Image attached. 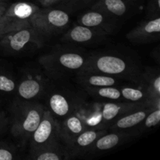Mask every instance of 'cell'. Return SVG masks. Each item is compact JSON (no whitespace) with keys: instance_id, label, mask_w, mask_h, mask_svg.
I'll use <instances>...</instances> for the list:
<instances>
[{"instance_id":"obj_1","label":"cell","mask_w":160,"mask_h":160,"mask_svg":"<svg viewBox=\"0 0 160 160\" xmlns=\"http://www.w3.org/2000/svg\"><path fill=\"white\" fill-rule=\"evenodd\" d=\"M45 109L42 104L16 101L11 107L10 131L22 141H28L40 123Z\"/></svg>"},{"instance_id":"obj_2","label":"cell","mask_w":160,"mask_h":160,"mask_svg":"<svg viewBox=\"0 0 160 160\" xmlns=\"http://www.w3.org/2000/svg\"><path fill=\"white\" fill-rule=\"evenodd\" d=\"M81 70L109 75L116 78L137 81L139 74L135 66L126 58L114 54H98L88 57Z\"/></svg>"},{"instance_id":"obj_3","label":"cell","mask_w":160,"mask_h":160,"mask_svg":"<svg viewBox=\"0 0 160 160\" xmlns=\"http://www.w3.org/2000/svg\"><path fill=\"white\" fill-rule=\"evenodd\" d=\"M87 59L76 52L58 51L42 56L39 62L48 74L57 78L71 72L81 70Z\"/></svg>"},{"instance_id":"obj_4","label":"cell","mask_w":160,"mask_h":160,"mask_svg":"<svg viewBox=\"0 0 160 160\" xmlns=\"http://www.w3.org/2000/svg\"><path fill=\"white\" fill-rule=\"evenodd\" d=\"M43 44L44 36L31 25L0 36V50L9 55L17 54L29 48H39Z\"/></svg>"},{"instance_id":"obj_5","label":"cell","mask_w":160,"mask_h":160,"mask_svg":"<svg viewBox=\"0 0 160 160\" xmlns=\"http://www.w3.org/2000/svg\"><path fill=\"white\" fill-rule=\"evenodd\" d=\"M70 16L57 9H40L31 17L29 23L42 36H51L60 32L68 25Z\"/></svg>"},{"instance_id":"obj_6","label":"cell","mask_w":160,"mask_h":160,"mask_svg":"<svg viewBox=\"0 0 160 160\" xmlns=\"http://www.w3.org/2000/svg\"><path fill=\"white\" fill-rule=\"evenodd\" d=\"M59 124L48 109H45L37 128L30 138V152L59 142Z\"/></svg>"},{"instance_id":"obj_7","label":"cell","mask_w":160,"mask_h":160,"mask_svg":"<svg viewBox=\"0 0 160 160\" xmlns=\"http://www.w3.org/2000/svg\"><path fill=\"white\" fill-rule=\"evenodd\" d=\"M84 115V112L79 110V106L77 105L74 109L66 117L62 124L59 125V137L65 145L70 143L84 130L88 129L86 126Z\"/></svg>"},{"instance_id":"obj_8","label":"cell","mask_w":160,"mask_h":160,"mask_svg":"<svg viewBox=\"0 0 160 160\" xmlns=\"http://www.w3.org/2000/svg\"><path fill=\"white\" fill-rule=\"evenodd\" d=\"M105 133H106V131L101 128H88L84 130L70 143L66 145V159H71L88 152L95 140Z\"/></svg>"},{"instance_id":"obj_9","label":"cell","mask_w":160,"mask_h":160,"mask_svg":"<svg viewBox=\"0 0 160 160\" xmlns=\"http://www.w3.org/2000/svg\"><path fill=\"white\" fill-rule=\"evenodd\" d=\"M78 24L88 27L106 35L112 34L117 28L116 18L102 11L93 9L83 13L78 18Z\"/></svg>"},{"instance_id":"obj_10","label":"cell","mask_w":160,"mask_h":160,"mask_svg":"<svg viewBox=\"0 0 160 160\" xmlns=\"http://www.w3.org/2000/svg\"><path fill=\"white\" fill-rule=\"evenodd\" d=\"M160 35V18H148L127 34L126 37L134 43H148L158 39Z\"/></svg>"},{"instance_id":"obj_11","label":"cell","mask_w":160,"mask_h":160,"mask_svg":"<svg viewBox=\"0 0 160 160\" xmlns=\"http://www.w3.org/2000/svg\"><path fill=\"white\" fill-rule=\"evenodd\" d=\"M156 107L154 106H148L138 109H133L123 115L117 117L112 123L110 130L112 131H126L128 129H132L135 127L140 125L146 116Z\"/></svg>"},{"instance_id":"obj_12","label":"cell","mask_w":160,"mask_h":160,"mask_svg":"<svg viewBox=\"0 0 160 160\" xmlns=\"http://www.w3.org/2000/svg\"><path fill=\"white\" fill-rule=\"evenodd\" d=\"M105 36L107 35L88 27L78 24L63 36L62 40L71 43L86 44L101 40Z\"/></svg>"},{"instance_id":"obj_13","label":"cell","mask_w":160,"mask_h":160,"mask_svg":"<svg viewBox=\"0 0 160 160\" xmlns=\"http://www.w3.org/2000/svg\"><path fill=\"white\" fill-rule=\"evenodd\" d=\"M148 106H154L152 104H139L132 102H108L101 106L100 115L105 123H112L117 117L133 109H138ZM157 107V106H156ZM160 108V107H159Z\"/></svg>"},{"instance_id":"obj_14","label":"cell","mask_w":160,"mask_h":160,"mask_svg":"<svg viewBox=\"0 0 160 160\" xmlns=\"http://www.w3.org/2000/svg\"><path fill=\"white\" fill-rule=\"evenodd\" d=\"M129 135V133L125 132L124 131H113L109 134L105 133L95 140L88 152H104L112 149L114 147L117 146L126 141Z\"/></svg>"},{"instance_id":"obj_15","label":"cell","mask_w":160,"mask_h":160,"mask_svg":"<svg viewBox=\"0 0 160 160\" xmlns=\"http://www.w3.org/2000/svg\"><path fill=\"white\" fill-rule=\"evenodd\" d=\"M40 8L34 3L28 2H17L7 6L3 16L17 21H29Z\"/></svg>"},{"instance_id":"obj_16","label":"cell","mask_w":160,"mask_h":160,"mask_svg":"<svg viewBox=\"0 0 160 160\" xmlns=\"http://www.w3.org/2000/svg\"><path fill=\"white\" fill-rule=\"evenodd\" d=\"M78 81L84 87H109V86H117L118 84V78L103 73L96 72L78 71Z\"/></svg>"},{"instance_id":"obj_17","label":"cell","mask_w":160,"mask_h":160,"mask_svg":"<svg viewBox=\"0 0 160 160\" xmlns=\"http://www.w3.org/2000/svg\"><path fill=\"white\" fill-rule=\"evenodd\" d=\"M132 0H98L92 9L102 11L117 18L126 15L131 9Z\"/></svg>"},{"instance_id":"obj_18","label":"cell","mask_w":160,"mask_h":160,"mask_svg":"<svg viewBox=\"0 0 160 160\" xmlns=\"http://www.w3.org/2000/svg\"><path fill=\"white\" fill-rule=\"evenodd\" d=\"M122 99L129 102L139 104H152L160 107V102H155L152 98L146 86L144 84L142 88H134L131 86H123L120 88Z\"/></svg>"},{"instance_id":"obj_19","label":"cell","mask_w":160,"mask_h":160,"mask_svg":"<svg viewBox=\"0 0 160 160\" xmlns=\"http://www.w3.org/2000/svg\"><path fill=\"white\" fill-rule=\"evenodd\" d=\"M44 91L43 81L33 75L22 80L17 87L19 96L24 100H31L38 97Z\"/></svg>"},{"instance_id":"obj_20","label":"cell","mask_w":160,"mask_h":160,"mask_svg":"<svg viewBox=\"0 0 160 160\" xmlns=\"http://www.w3.org/2000/svg\"><path fill=\"white\" fill-rule=\"evenodd\" d=\"M49 109L54 117H66L74 109L77 105H73L69 98L62 93H54L48 101Z\"/></svg>"},{"instance_id":"obj_21","label":"cell","mask_w":160,"mask_h":160,"mask_svg":"<svg viewBox=\"0 0 160 160\" xmlns=\"http://www.w3.org/2000/svg\"><path fill=\"white\" fill-rule=\"evenodd\" d=\"M33 160H62L66 159L65 148L59 142L43 147L36 151L30 152Z\"/></svg>"},{"instance_id":"obj_22","label":"cell","mask_w":160,"mask_h":160,"mask_svg":"<svg viewBox=\"0 0 160 160\" xmlns=\"http://www.w3.org/2000/svg\"><path fill=\"white\" fill-rule=\"evenodd\" d=\"M142 78L153 101L160 102V77L158 71L147 69Z\"/></svg>"},{"instance_id":"obj_23","label":"cell","mask_w":160,"mask_h":160,"mask_svg":"<svg viewBox=\"0 0 160 160\" xmlns=\"http://www.w3.org/2000/svg\"><path fill=\"white\" fill-rule=\"evenodd\" d=\"M85 90L92 96L98 98L110 100L117 102L122 99L121 92L120 88L117 86H109V87H84Z\"/></svg>"},{"instance_id":"obj_24","label":"cell","mask_w":160,"mask_h":160,"mask_svg":"<svg viewBox=\"0 0 160 160\" xmlns=\"http://www.w3.org/2000/svg\"><path fill=\"white\" fill-rule=\"evenodd\" d=\"M29 25H31L29 21H17L4 17L3 15H0V31L4 34Z\"/></svg>"},{"instance_id":"obj_25","label":"cell","mask_w":160,"mask_h":160,"mask_svg":"<svg viewBox=\"0 0 160 160\" xmlns=\"http://www.w3.org/2000/svg\"><path fill=\"white\" fill-rule=\"evenodd\" d=\"M17 88V84L13 78L5 72L0 71V92L12 93Z\"/></svg>"},{"instance_id":"obj_26","label":"cell","mask_w":160,"mask_h":160,"mask_svg":"<svg viewBox=\"0 0 160 160\" xmlns=\"http://www.w3.org/2000/svg\"><path fill=\"white\" fill-rule=\"evenodd\" d=\"M160 121V108H155L148 115L143 121L140 123L142 125V129H149L156 126Z\"/></svg>"},{"instance_id":"obj_27","label":"cell","mask_w":160,"mask_h":160,"mask_svg":"<svg viewBox=\"0 0 160 160\" xmlns=\"http://www.w3.org/2000/svg\"><path fill=\"white\" fill-rule=\"evenodd\" d=\"M17 158V149L13 145L6 142H0V160H13Z\"/></svg>"},{"instance_id":"obj_28","label":"cell","mask_w":160,"mask_h":160,"mask_svg":"<svg viewBox=\"0 0 160 160\" xmlns=\"http://www.w3.org/2000/svg\"><path fill=\"white\" fill-rule=\"evenodd\" d=\"M147 11H148V16L149 18L159 17L160 0H148Z\"/></svg>"},{"instance_id":"obj_29","label":"cell","mask_w":160,"mask_h":160,"mask_svg":"<svg viewBox=\"0 0 160 160\" xmlns=\"http://www.w3.org/2000/svg\"><path fill=\"white\" fill-rule=\"evenodd\" d=\"M9 125V120L5 112L0 109V136L6 131Z\"/></svg>"},{"instance_id":"obj_30","label":"cell","mask_w":160,"mask_h":160,"mask_svg":"<svg viewBox=\"0 0 160 160\" xmlns=\"http://www.w3.org/2000/svg\"><path fill=\"white\" fill-rule=\"evenodd\" d=\"M59 1L60 0H39V2L44 7H49Z\"/></svg>"},{"instance_id":"obj_31","label":"cell","mask_w":160,"mask_h":160,"mask_svg":"<svg viewBox=\"0 0 160 160\" xmlns=\"http://www.w3.org/2000/svg\"><path fill=\"white\" fill-rule=\"evenodd\" d=\"M7 8V5L4 1H0V15H3Z\"/></svg>"},{"instance_id":"obj_32","label":"cell","mask_w":160,"mask_h":160,"mask_svg":"<svg viewBox=\"0 0 160 160\" xmlns=\"http://www.w3.org/2000/svg\"><path fill=\"white\" fill-rule=\"evenodd\" d=\"M2 34H4V33L2 32V31H0V36H2Z\"/></svg>"},{"instance_id":"obj_33","label":"cell","mask_w":160,"mask_h":160,"mask_svg":"<svg viewBox=\"0 0 160 160\" xmlns=\"http://www.w3.org/2000/svg\"><path fill=\"white\" fill-rule=\"evenodd\" d=\"M0 1H5V0H0Z\"/></svg>"}]
</instances>
